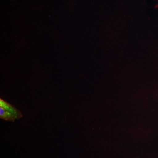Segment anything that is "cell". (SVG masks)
I'll return each mask as SVG.
<instances>
[{
	"mask_svg": "<svg viewBox=\"0 0 158 158\" xmlns=\"http://www.w3.org/2000/svg\"><path fill=\"white\" fill-rule=\"evenodd\" d=\"M19 110L13 105L0 99V118L6 121L14 122L23 117Z\"/></svg>",
	"mask_w": 158,
	"mask_h": 158,
	"instance_id": "obj_1",
	"label": "cell"
}]
</instances>
